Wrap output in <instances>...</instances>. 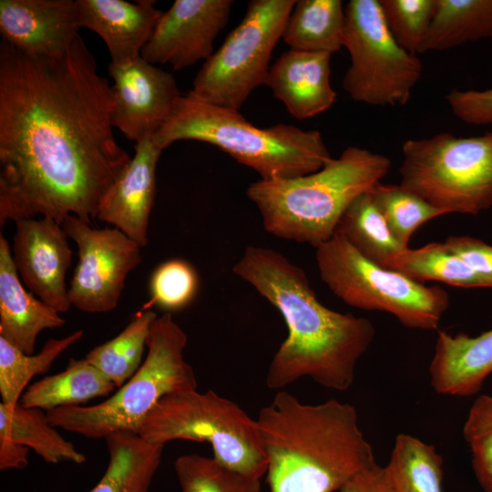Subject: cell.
<instances>
[{"instance_id": "6da1fadb", "label": "cell", "mask_w": 492, "mask_h": 492, "mask_svg": "<svg viewBox=\"0 0 492 492\" xmlns=\"http://www.w3.org/2000/svg\"><path fill=\"white\" fill-rule=\"evenodd\" d=\"M113 95L78 36L56 58L0 42V226L36 215L91 223L130 160Z\"/></svg>"}, {"instance_id": "7a4b0ae2", "label": "cell", "mask_w": 492, "mask_h": 492, "mask_svg": "<svg viewBox=\"0 0 492 492\" xmlns=\"http://www.w3.org/2000/svg\"><path fill=\"white\" fill-rule=\"evenodd\" d=\"M232 272L280 312L288 328L271 361L267 387L282 389L306 376L325 388L347 390L374 340L371 322L324 306L304 270L270 248L248 246Z\"/></svg>"}, {"instance_id": "3957f363", "label": "cell", "mask_w": 492, "mask_h": 492, "mask_svg": "<svg viewBox=\"0 0 492 492\" xmlns=\"http://www.w3.org/2000/svg\"><path fill=\"white\" fill-rule=\"evenodd\" d=\"M255 420L271 492L338 491L375 463L349 404L305 405L280 391Z\"/></svg>"}, {"instance_id": "277c9868", "label": "cell", "mask_w": 492, "mask_h": 492, "mask_svg": "<svg viewBox=\"0 0 492 492\" xmlns=\"http://www.w3.org/2000/svg\"><path fill=\"white\" fill-rule=\"evenodd\" d=\"M390 159L359 147L346 148L319 170L288 179H259L246 195L267 232L317 248L335 233L350 204L387 174Z\"/></svg>"}, {"instance_id": "5b68a950", "label": "cell", "mask_w": 492, "mask_h": 492, "mask_svg": "<svg viewBox=\"0 0 492 492\" xmlns=\"http://www.w3.org/2000/svg\"><path fill=\"white\" fill-rule=\"evenodd\" d=\"M162 150L178 140L210 143L255 170L260 179H288L313 173L332 157L317 130L276 124L259 128L239 110L180 96L152 137Z\"/></svg>"}, {"instance_id": "8992f818", "label": "cell", "mask_w": 492, "mask_h": 492, "mask_svg": "<svg viewBox=\"0 0 492 492\" xmlns=\"http://www.w3.org/2000/svg\"><path fill=\"white\" fill-rule=\"evenodd\" d=\"M187 335L170 313L157 316L147 339V355L138 370L106 400L90 406L46 411L50 424L87 438L117 432L138 434L149 413L164 396L197 390L193 368L185 361Z\"/></svg>"}, {"instance_id": "52a82bcc", "label": "cell", "mask_w": 492, "mask_h": 492, "mask_svg": "<svg viewBox=\"0 0 492 492\" xmlns=\"http://www.w3.org/2000/svg\"><path fill=\"white\" fill-rule=\"evenodd\" d=\"M138 435L160 446L176 439L207 442L213 457L233 470L260 479L267 471L256 420L212 390L164 396L143 420Z\"/></svg>"}, {"instance_id": "ba28073f", "label": "cell", "mask_w": 492, "mask_h": 492, "mask_svg": "<svg viewBox=\"0 0 492 492\" xmlns=\"http://www.w3.org/2000/svg\"><path fill=\"white\" fill-rule=\"evenodd\" d=\"M402 152L400 185L434 207L472 215L492 207V131L407 139Z\"/></svg>"}, {"instance_id": "9c48e42d", "label": "cell", "mask_w": 492, "mask_h": 492, "mask_svg": "<svg viewBox=\"0 0 492 492\" xmlns=\"http://www.w3.org/2000/svg\"><path fill=\"white\" fill-rule=\"evenodd\" d=\"M315 259L322 281L343 302L389 313L406 327L435 330L449 306L442 288L378 265L337 232L316 248Z\"/></svg>"}, {"instance_id": "30bf717a", "label": "cell", "mask_w": 492, "mask_h": 492, "mask_svg": "<svg viewBox=\"0 0 492 492\" xmlns=\"http://www.w3.org/2000/svg\"><path fill=\"white\" fill-rule=\"evenodd\" d=\"M295 0L250 1L241 22L196 75L187 95L239 110L251 93L265 85L272 53Z\"/></svg>"}, {"instance_id": "8fae6325", "label": "cell", "mask_w": 492, "mask_h": 492, "mask_svg": "<svg viewBox=\"0 0 492 492\" xmlns=\"http://www.w3.org/2000/svg\"><path fill=\"white\" fill-rule=\"evenodd\" d=\"M343 47L351 65L343 87L359 103L378 107L405 105L423 72V65L395 40L377 0H351L344 8Z\"/></svg>"}, {"instance_id": "7c38bea8", "label": "cell", "mask_w": 492, "mask_h": 492, "mask_svg": "<svg viewBox=\"0 0 492 492\" xmlns=\"http://www.w3.org/2000/svg\"><path fill=\"white\" fill-rule=\"evenodd\" d=\"M62 227L77 246L68 288L71 305L88 313L112 311L128 273L142 261L141 247L115 227L96 229L77 216L66 217Z\"/></svg>"}, {"instance_id": "4fadbf2b", "label": "cell", "mask_w": 492, "mask_h": 492, "mask_svg": "<svg viewBox=\"0 0 492 492\" xmlns=\"http://www.w3.org/2000/svg\"><path fill=\"white\" fill-rule=\"evenodd\" d=\"M108 71L114 80L113 127L136 143L153 137L180 97L174 77L141 56L111 62Z\"/></svg>"}, {"instance_id": "5bb4252c", "label": "cell", "mask_w": 492, "mask_h": 492, "mask_svg": "<svg viewBox=\"0 0 492 492\" xmlns=\"http://www.w3.org/2000/svg\"><path fill=\"white\" fill-rule=\"evenodd\" d=\"M232 5V0H176L158 21L141 57L152 65L169 64L174 70L206 61Z\"/></svg>"}, {"instance_id": "9a60e30c", "label": "cell", "mask_w": 492, "mask_h": 492, "mask_svg": "<svg viewBox=\"0 0 492 492\" xmlns=\"http://www.w3.org/2000/svg\"><path fill=\"white\" fill-rule=\"evenodd\" d=\"M12 257L18 275L29 292L59 313L71 305L66 284L72 250L62 224L41 217L15 221Z\"/></svg>"}, {"instance_id": "2e32d148", "label": "cell", "mask_w": 492, "mask_h": 492, "mask_svg": "<svg viewBox=\"0 0 492 492\" xmlns=\"http://www.w3.org/2000/svg\"><path fill=\"white\" fill-rule=\"evenodd\" d=\"M77 0H1L2 39L38 57L64 56L79 36Z\"/></svg>"}, {"instance_id": "e0dca14e", "label": "cell", "mask_w": 492, "mask_h": 492, "mask_svg": "<svg viewBox=\"0 0 492 492\" xmlns=\"http://www.w3.org/2000/svg\"><path fill=\"white\" fill-rule=\"evenodd\" d=\"M163 150L147 137L105 193L97 219L114 225L141 248L148 243L149 216L156 195V169Z\"/></svg>"}, {"instance_id": "ac0fdd59", "label": "cell", "mask_w": 492, "mask_h": 492, "mask_svg": "<svg viewBox=\"0 0 492 492\" xmlns=\"http://www.w3.org/2000/svg\"><path fill=\"white\" fill-rule=\"evenodd\" d=\"M331 56L290 49L270 67L265 85L295 118L315 117L335 102L330 82Z\"/></svg>"}, {"instance_id": "d6986e66", "label": "cell", "mask_w": 492, "mask_h": 492, "mask_svg": "<svg viewBox=\"0 0 492 492\" xmlns=\"http://www.w3.org/2000/svg\"><path fill=\"white\" fill-rule=\"evenodd\" d=\"M155 1L77 0L79 23L97 33L118 63L141 55L163 12Z\"/></svg>"}, {"instance_id": "ffe728a7", "label": "cell", "mask_w": 492, "mask_h": 492, "mask_svg": "<svg viewBox=\"0 0 492 492\" xmlns=\"http://www.w3.org/2000/svg\"><path fill=\"white\" fill-rule=\"evenodd\" d=\"M65 320L53 307L36 298L21 282L11 246L0 235V337L33 354L38 334L64 326Z\"/></svg>"}, {"instance_id": "44dd1931", "label": "cell", "mask_w": 492, "mask_h": 492, "mask_svg": "<svg viewBox=\"0 0 492 492\" xmlns=\"http://www.w3.org/2000/svg\"><path fill=\"white\" fill-rule=\"evenodd\" d=\"M492 374V329L471 337L440 332L429 365L430 384L437 393L452 396L477 394Z\"/></svg>"}, {"instance_id": "7402d4cb", "label": "cell", "mask_w": 492, "mask_h": 492, "mask_svg": "<svg viewBox=\"0 0 492 492\" xmlns=\"http://www.w3.org/2000/svg\"><path fill=\"white\" fill-rule=\"evenodd\" d=\"M105 440L108 464L89 492H149L164 446L150 444L133 432H117Z\"/></svg>"}, {"instance_id": "603a6c76", "label": "cell", "mask_w": 492, "mask_h": 492, "mask_svg": "<svg viewBox=\"0 0 492 492\" xmlns=\"http://www.w3.org/2000/svg\"><path fill=\"white\" fill-rule=\"evenodd\" d=\"M115 388V384L107 376L84 358H72L64 371L46 376L27 386L20 404L26 408H38L46 412L107 396Z\"/></svg>"}, {"instance_id": "cb8c5ba5", "label": "cell", "mask_w": 492, "mask_h": 492, "mask_svg": "<svg viewBox=\"0 0 492 492\" xmlns=\"http://www.w3.org/2000/svg\"><path fill=\"white\" fill-rule=\"evenodd\" d=\"M345 13L340 0H298L282 39L290 49L333 55L343 47Z\"/></svg>"}, {"instance_id": "d4e9b609", "label": "cell", "mask_w": 492, "mask_h": 492, "mask_svg": "<svg viewBox=\"0 0 492 492\" xmlns=\"http://www.w3.org/2000/svg\"><path fill=\"white\" fill-rule=\"evenodd\" d=\"M0 436L32 448L45 462L83 464L84 454L53 426L46 412L38 408L0 403Z\"/></svg>"}, {"instance_id": "484cf974", "label": "cell", "mask_w": 492, "mask_h": 492, "mask_svg": "<svg viewBox=\"0 0 492 492\" xmlns=\"http://www.w3.org/2000/svg\"><path fill=\"white\" fill-rule=\"evenodd\" d=\"M486 38H492V0H436L420 53L447 50Z\"/></svg>"}, {"instance_id": "4316f807", "label": "cell", "mask_w": 492, "mask_h": 492, "mask_svg": "<svg viewBox=\"0 0 492 492\" xmlns=\"http://www.w3.org/2000/svg\"><path fill=\"white\" fill-rule=\"evenodd\" d=\"M382 267L422 283L436 281L463 288H491L444 242H430L418 249L407 247L390 256Z\"/></svg>"}, {"instance_id": "83f0119b", "label": "cell", "mask_w": 492, "mask_h": 492, "mask_svg": "<svg viewBox=\"0 0 492 492\" xmlns=\"http://www.w3.org/2000/svg\"><path fill=\"white\" fill-rule=\"evenodd\" d=\"M384 467L395 492H444L443 457L435 446L413 436H396Z\"/></svg>"}, {"instance_id": "f1b7e54d", "label": "cell", "mask_w": 492, "mask_h": 492, "mask_svg": "<svg viewBox=\"0 0 492 492\" xmlns=\"http://www.w3.org/2000/svg\"><path fill=\"white\" fill-rule=\"evenodd\" d=\"M156 318V313L142 308L116 337L94 347L84 359L107 376L116 388L121 387L143 363L149 333Z\"/></svg>"}, {"instance_id": "f546056e", "label": "cell", "mask_w": 492, "mask_h": 492, "mask_svg": "<svg viewBox=\"0 0 492 492\" xmlns=\"http://www.w3.org/2000/svg\"><path fill=\"white\" fill-rule=\"evenodd\" d=\"M335 232L363 256L380 266L390 256L407 248L395 240L368 192L358 196L350 204Z\"/></svg>"}, {"instance_id": "4dcf8cb0", "label": "cell", "mask_w": 492, "mask_h": 492, "mask_svg": "<svg viewBox=\"0 0 492 492\" xmlns=\"http://www.w3.org/2000/svg\"><path fill=\"white\" fill-rule=\"evenodd\" d=\"M84 334L76 331L60 339H49L36 354H27L0 337V395L2 403L15 405L30 380L47 372L55 360Z\"/></svg>"}, {"instance_id": "1f68e13d", "label": "cell", "mask_w": 492, "mask_h": 492, "mask_svg": "<svg viewBox=\"0 0 492 492\" xmlns=\"http://www.w3.org/2000/svg\"><path fill=\"white\" fill-rule=\"evenodd\" d=\"M395 240L408 247L413 233L427 220L446 214L399 185L378 182L368 191Z\"/></svg>"}, {"instance_id": "d6a6232c", "label": "cell", "mask_w": 492, "mask_h": 492, "mask_svg": "<svg viewBox=\"0 0 492 492\" xmlns=\"http://www.w3.org/2000/svg\"><path fill=\"white\" fill-rule=\"evenodd\" d=\"M174 470L181 492H261V479L233 470L214 457L179 456Z\"/></svg>"}, {"instance_id": "836d02e7", "label": "cell", "mask_w": 492, "mask_h": 492, "mask_svg": "<svg viewBox=\"0 0 492 492\" xmlns=\"http://www.w3.org/2000/svg\"><path fill=\"white\" fill-rule=\"evenodd\" d=\"M200 288L194 266L183 259H170L156 267L149 281V300L143 309L156 306L166 313L180 311L190 304Z\"/></svg>"}, {"instance_id": "e575fe53", "label": "cell", "mask_w": 492, "mask_h": 492, "mask_svg": "<svg viewBox=\"0 0 492 492\" xmlns=\"http://www.w3.org/2000/svg\"><path fill=\"white\" fill-rule=\"evenodd\" d=\"M385 24L398 45L420 53L436 9V0H379Z\"/></svg>"}, {"instance_id": "d590c367", "label": "cell", "mask_w": 492, "mask_h": 492, "mask_svg": "<svg viewBox=\"0 0 492 492\" xmlns=\"http://www.w3.org/2000/svg\"><path fill=\"white\" fill-rule=\"evenodd\" d=\"M470 447L472 467L484 492H492V395H479L472 404L463 427Z\"/></svg>"}, {"instance_id": "8d00e7d4", "label": "cell", "mask_w": 492, "mask_h": 492, "mask_svg": "<svg viewBox=\"0 0 492 492\" xmlns=\"http://www.w3.org/2000/svg\"><path fill=\"white\" fill-rule=\"evenodd\" d=\"M453 114L469 125L492 124V88L485 90L453 89L446 96Z\"/></svg>"}, {"instance_id": "74e56055", "label": "cell", "mask_w": 492, "mask_h": 492, "mask_svg": "<svg viewBox=\"0 0 492 492\" xmlns=\"http://www.w3.org/2000/svg\"><path fill=\"white\" fill-rule=\"evenodd\" d=\"M444 244L487 281L492 288V245L466 235L449 236Z\"/></svg>"}, {"instance_id": "f35d334b", "label": "cell", "mask_w": 492, "mask_h": 492, "mask_svg": "<svg viewBox=\"0 0 492 492\" xmlns=\"http://www.w3.org/2000/svg\"><path fill=\"white\" fill-rule=\"evenodd\" d=\"M338 492H395L384 466L376 463L350 478Z\"/></svg>"}, {"instance_id": "ab89813d", "label": "cell", "mask_w": 492, "mask_h": 492, "mask_svg": "<svg viewBox=\"0 0 492 492\" xmlns=\"http://www.w3.org/2000/svg\"><path fill=\"white\" fill-rule=\"evenodd\" d=\"M29 448L0 436V469H22L28 465Z\"/></svg>"}]
</instances>
